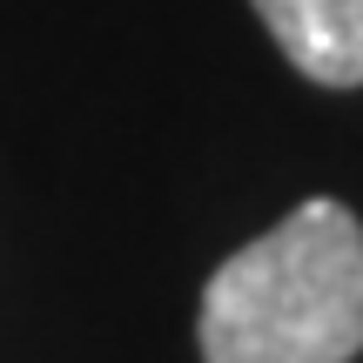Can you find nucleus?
Masks as SVG:
<instances>
[{
	"instance_id": "2",
	"label": "nucleus",
	"mask_w": 363,
	"mask_h": 363,
	"mask_svg": "<svg viewBox=\"0 0 363 363\" xmlns=\"http://www.w3.org/2000/svg\"><path fill=\"white\" fill-rule=\"evenodd\" d=\"M276 48L323 88H363V0H249Z\"/></svg>"
},
{
	"instance_id": "1",
	"label": "nucleus",
	"mask_w": 363,
	"mask_h": 363,
	"mask_svg": "<svg viewBox=\"0 0 363 363\" xmlns=\"http://www.w3.org/2000/svg\"><path fill=\"white\" fill-rule=\"evenodd\" d=\"M202 363H350L363 350V222L343 202L289 208L202 289Z\"/></svg>"
}]
</instances>
